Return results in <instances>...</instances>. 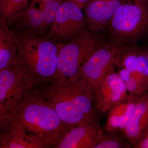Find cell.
<instances>
[{
	"label": "cell",
	"instance_id": "11",
	"mask_svg": "<svg viewBox=\"0 0 148 148\" xmlns=\"http://www.w3.org/2000/svg\"><path fill=\"white\" fill-rule=\"evenodd\" d=\"M125 0H90L83 8L88 30L101 33L107 29L118 8Z\"/></svg>",
	"mask_w": 148,
	"mask_h": 148
},
{
	"label": "cell",
	"instance_id": "8",
	"mask_svg": "<svg viewBox=\"0 0 148 148\" xmlns=\"http://www.w3.org/2000/svg\"><path fill=\"white\" fill-rule=\"evenodd\" d=\"M123 45L111 41L96 49L82 68L81 77L92 90L116 64Z\"/></svg>",
	"mask_w": 148,
	"mask_h": 148
},
{
	"label": "cell",
	"instance_id": "12",
	"mask_svg": "<svg viewBox=\"0 0 148 148\" xmlns=\"http://www.w3.org/2000/svg\"><path fill=\"white\" fill-rule=\"evenodd\" d=\"M63 1L55 0L47 5L43 10L37 8L32 2L20 16L27 31L37 35L45 33L53 23Z\"/></svg>",
	"mask_w": 148,
	"mask_h": 148
},
{
	"label": "cell",
	"instance_id": "22",
	"mask_svg": "<svg viewBox=\"0 0 148 148\" xmlns=\"http://www.w3.org/2000/svg\"><path fill=\"white\" fill-rule=\"evenodd\" d=\"M118 73L123 80L125 82L131 76L132 73L125 68H122L119 69Z\"/></svg>",
	"mask_w": 148,
	"mask_h": 148
},
{
	"label": "cell",
	"instance_id": "21",
	"mask_svg": "<svg viewBox=\"0 0 148 148\" xmlns=\"http://www.w3.org/2000/svg\"><path fill=\"white\" fill-rule=\"evenodd\" d=\"M135 148H148V125L144 130L138 143L133 146Z\"/></svg>",
	"mask_w": 148,
	"mask_h": 148
},
{
	"label": "cell",
	"instance_id": "15",
	"mask_svg": "<svg viewBox=\"0 0 148 148\" xmlns=\"http://www.w3.org/2000/svg\"><path fill=\"white\" fill-rule=\"evenodd\" d=\"M24 66L18 54L16 38L5 24L0 23V70Z\"/></svg>",
	"mask_w": 148,
	"mask_h": 148
},
{
	"label": "cell",
	"instance_id": "16",
	"mask_svg": "<svg viewBox=\"0 0 148 148\" xmlns=\"http://www.w3.org/2000/svg\"><path fill=\"white\" fill-rule=\"evenodd\" d=\"M1 148H42V143L33 135L26 133L16 123L8 132L1 135Z\"/></svg>",
	"mask_w": 148,
	"mask_h": 148
},
{
	"label": "cell",
	"instance_id": "14",
	"mask_svg": "<svg viewBox=\"0 0 148 148\" xmlns=\"http://www.w3.org/2000/svg\"><path fill=\"white\" fill-rule=\"evenodd\" d=\"M148 125V90L140 96L129 123L123 132L133 147L138 143Z\"/></svg>",
	"mask_w": 148,
	"mask_h": 148
},
{
	"label": "cell",
	"instance_id": "2",
	"mask_svg": "<svg viewBox=\"0 0 148 148\" xmlns=\"http://www.w3.org/2000/svg\"><path fill=\"white\" fill-rule=\"evenodd\" d=\"M16 122L27 134L38 138L45 148L53 147L72 126L61 121L34 86L27 91L19 104Z\"/></svg>",
	"mask_w": 148,
	"mask_h": 148
},
{
	"label": "cell",
	"instance_id": "17",
	"mask_svg": "<svg viewBox=\"0 0 148 148\" xmlns=\"http://www.w3.org/2000/svg\"><path fill=\"white\" fill-rule=\"evenodd\" d=\"M29 0H0V23L11 25L21 16Z\"/></svg>",
	"mask_w": 148,
	"mask_h": 148
},
{
	"label": "cell",
	"instance_id": "20",
	"mask_svg": "<svg viewBox=\"0 0 148 148\" xmlns=\"http://www.w3.org/2000/svg\"><path fill=\"white\" fill-rule=\"evenodd\" d=\"M143 76L148 79V59L144 49H138L137 71Z\"/></svg>",
	"mask_w": 148,
	"mask_h": 148
},
{
	"label": "cell",
	"instance_id": "4",
	"mask_svg": "<svg viewBox=\"0 0 148 148\" xmlns=\"http://www.w3.org/2000/svg\"><path fill=\"white\" fill-rule=\"evenodd\" d=\"M35 85L34 77L25 66L0 70V131L5 134L17 121L21 100Z\"/></svg>",
	"mask_w": 148,
	"mask_h": 148
},
{
	"label": "cell",
	"instance_id": "10",
	"mask_svg": "<svg viewBox=\"0 0 148 148\" xmlns=\"http://www.w3.org/2000/svg\"><path fill=\"white\" fill-rule=\"evenodd\" d=\"M103 132L97 123L73 125L52 147L54 148H94Z\"/></svg>",
	"mask_w": 148,
	"mask_h": 148
},
{
	"label": "cell",
	"instance_id": "7",
	"mask_svg": "<svg viewBox=\"0 0 148 148\" xmlns=\"http://www.w3.org/2000/svg\"><path fill=\"white\" fill-rule=\"evenodd\" d=\"M87 30L82 10L69 0H63L47 37L58 42H69Z\"/></svg>",
	"mask_w": 148,
	"mask_h": 148
},
{
	"label": "cell",
	"instance_id": "6",
	"mask_svg": "<svg viewBox=\"0 0 148 148\" xmlns=\"http://www.w3.org/2000/svg\"><path fill=\"white\" fill-rule=\"evenodd\" d=\"M105 42L101 33L87 30L67 44H64L58 56L57 74L54 79H79L84 64Z\"/></svg>",
	"mask_w": 148,
	"mask_h": 148
},
{
	"label": "cell",
	"instance_id": "23",
	"mask_svg": "<svg viewBox=\"0 0 148 148\" xmlns=\"http://www.w3.org/2000/svg\"><path fill=\"white\" fill-rule=\"evenodd\" d=\"M55 0H33L32 2L34 3L35 5L38 8L43 10L48 4Z\"/></svg>",
	"mask_w": 148,
	"mask_h": 148
},
{
	"label": "cell",
	"instance_id": "9",
	"mask_svg": "<svg viewBox=\"0 0 148 148\" xmlns=\"http://www.w3.org/2000/svg\"><path fill=\"white\" fill-rule=\"evenodd\" d=\"M112 68L92 90L93 103L101 114H104L126 97L125 82Z\"/></svg>",
	"mask_w": 148,
	"mask_h": 148
},
{
	"label": "cell",
	"instance_id": "25",
	"mask_svg": "<svg viewBox=\"0 0 148 148\" xmlns=\"http://www.w3.org/2000/svg\"><path fill=\"white\" fill-rule=\"evenodd\" d=\"M145 49L146 51L147 52V53H148V47L147 48Z\"/></svg>",
	"mask_w": 148,
	"mask_h": 148
},
{
	"label": "cell",
	"instance_id": "3",
	"mask_svg": "<svg viewBox=\"0 0 148 148\" xmlns=\"http://www.w3.org/2000/svg\"><path fill=\"white\" fill-rule=\"evenodd\" d=\"M14 35L18 56L34 77L35 85L55 79L58 56L64 44L56 42L49 38H42L28 31Z\"/></svg>",
	"mask_w": 148,
	"mask_h": 148
},
{
	"label": "cell",
	"instance_id": "19",
	"mask_svg": "<svg viewBox=\"0 0 148 148\" xmlns=\"http://www.w3.org/2000/svg\"><path fill=\"white\" fill-rule=\"evenodd\" d=\"M120 131H107L102 137L94 148H128L132 145Z\"/></svg>",
	"mask_w": 148,
	"mask_h": 148
},
{
	"label": "cell",
	"instance_id": "5",
	"mask_svg": "<svg viewBox=\"0 0 148 148\" xmlns=\"http://www.w3.org/2000/svg\"><path fill=\"white\" fill-rule=\"evenodd\" d=\"M111 40L136 44L148 35V0H125L107 28Z\"/></svg>",
	"mask_w": 148,
	"mask_h": 148
},
{
	"label": "cell",
	"instance_id": "18",
	"mask_svg": "<svg viewBox=\"0 0 148 148\" xmlns=\"http://www.w3.org/2000/svg\"><path fill=\"white\" fill-rule=\"evenodd\" d=\"M138 49L136 44L123 45L116 64V67L124 68L131 73L137 71Z\"/></svg>",
	"mask_w": 148,
	"mask_h": 148
},
{
	"label": "cell",
	"instance_id": "24",
	"mask_svg": "<svg viewBox=\"0 0 148 148\" xmlns=\"http://www.w3.org/2000/svg\"><path fill=\"white\" fill-rule=\"evenodd\" d=\"M77 5L80 8L83 10L85 5L90 0H69Z\"/></svg>",
	"mask_w": 148,
	"mask_h": 148
},
{
	"label": "cell",
	"instance_id": "1",
	"mask_svg": "<svg viewBox=\"0 0 148 148\" xmlns=\"http://www.w3.org/2000/svg\"><path fill=\"white\" fill-rule=\"evenodd\" d=\"M34 86L66 124L98 123L101 113L94 106L92 90L84 79H54Z\"/></svg>",
	"mask_w": 148,
	"mask_h": 148
},
{
	"label": "cell",
	"instance_id": "13",
	"mask_svg": "<svg viewBox=\"0 0 148 148\" xmlns=\"http://www.w3.org/2000/svg\"><path fill=\"white\" fill-rule=\"evenodd\" d=\"M140 96L127 94L124 100L109 110L105 127L106 131L123 132L133 114Z\"/></svg>",
	"mask_w": 148,
	"mask_h": 148
}]
</instances>
